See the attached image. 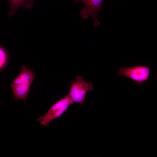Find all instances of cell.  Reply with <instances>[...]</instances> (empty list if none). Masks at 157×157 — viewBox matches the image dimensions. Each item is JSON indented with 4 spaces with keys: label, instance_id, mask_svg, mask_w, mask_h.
Instances as JSON below:
<instances>
[{
    "label": "cell",
    "instance_id": "7a4b0ae2",
    "mask_svg": "<svg viewBox=\"0 0 157 157\" xmlns=\"http://www.w3.org/2000/svg\"><path fill=\"white\" fill-rule=\"evenodd\" d=\"M150 71V66L139 65L118 68L117 74V76H124L131 80L141 88L143 83L149 79Z\"/></svg>",
    "mask_w": 157,
    "mask_h": 157
},
{
    "label": "cell",
    "instance_id": "3957f363",
    "mask_svg": "<svg viewBox=\"0 0 157 157\" xmlns=\"http://www.w3.org/2000/svg\"><path fill=\"white\" fill-rule=\"evenodd\" d=\"M94 85L92 83L85 80L81 76H76L75 80L71 82L68 96L74 103L84 104L87 93L92 90Z\"/></svg>",
    "mask_w": 157,
    "mask_h": 157
},
{
    "label": "cell",
    "instance_id": "8992f818",
    "mask_svg": "<svg viewBox=\"0 0 157 157\" xmlns=\"http://www.w3.org/2000/svg\"><path fill=\"white\" fill-rule=\"evenodd\" d=\"M35 0H8L10 7L8 13L10 17L13 15L18 8L23 7L24 8H31L33 6V3Z\"/></svg>",
    "mask_w": 157,
    "mask_h": 157
},
{
    "label": "cell",
    "instance_id": "5b68a950",
    "mask_svg": "<svg viewBox=\"0 0 157 157\" xmlns=\"http://www.w3.org/2000/svg\"><path fill=\"white\" fill-rule=\"evenodd\" d=\"M104 0H75L74 2L77 3L81 2L85 6L80 11V13L82 18L86 19L89 16L94 20V25L98 26L100 23L97 19L98 14L103 10L102 4Z\"/></svg>",
    "mask_w": 157,
    "mask_h": 157
},
{
    "label": "cell",
    "instance_id": "277c9868",
    "mask_svg": "<svg viewBox=\"0 0 157 157\" xmlns=\"http://www.w3.org/2000/svg\"><path fill=\"white\" fill-rule=\"evenodd\" d=\"M73 104L68 95H65L53 104L47 112L37 121L41 125L48 126L52 121L62 115Z\"/></svg>",
    "mask_w": 157,
    "mask_h": 157
},
{
    "label": "cell",
    "instance_id": "6da1fadb",
    "mask_svg": "<svg viewBox=\"0 0 157 157\" xmlns=\"http://www.w3.org/2000/svg\"><path fill=\"white\" fill-rule=\"evenodd\" d=\"M36 76L35 72L30 68L22 65L21 72L10 85L15 100L23 99L26 103L31 86Z\"/></svg>",
    "mask_w": 157,
    "mask_h": 157
},
{
    "label": "cell",
    "instance_id": "52a82bcc",
    "mask_svg": "<svg viewBox=\"0 0 157 157\" xmlns=\"http://www.w3.org/2000/svg\"><path fill=\"white\" fill-rule=\"evenodd\" d=\"M8 61L7 53L3 48L0 46V70L6 67Z\"/></svg>",
    "mask_w": 157,
    "mask_h": 157
}]
</instances>
